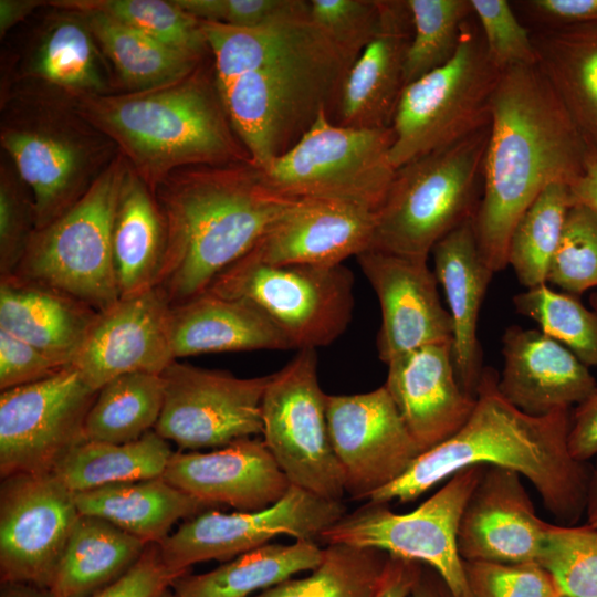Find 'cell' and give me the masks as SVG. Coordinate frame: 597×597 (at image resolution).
<instances>
[{
    "label": "cell",
    "instance_id": "6da1fadb",
    "mask_svg": "<svg viewBox=\"0 0 597 597\" xmlns=\"http://www.w3.org/2000/svg\"><path fill=\"white\" fill-rule=\"evenodd\" d=\"M232 127L263 167L294 147L322 114L333 121L354 60L310 17L255 28L202 21Z\"/></svg>",
    "mask_w": 597,
    "mask_h": 597
},
{
    "label": "cell",
    "instance_id": "7a4b0ae2",
    "mask_svg": "<svg viewBox=\"0 0 597 597\" xmlns=\"http://www.w3.org/2000/svg\"><path fill=\"white\" fill-rule=\"evenodd\" d=\"M590 151L536 64L501 72L472 218L480 254L493 273L509 265L510 238L524 211L549 185L575 184Z\"/></svg>",
    "mask_w": 597,
    "mask_h": 597
},
{
    "label": "cell",
    "instance_id": "3957f363",
    "mask_svg": "<svg viewBox=\"0 0 597 597\" xmlns=\"http://www.w3.org/2000/svg\"><path fill=\"white\" fill-rule=\"evenodd\" d=\"M498 378L493 368H483L475 405L464 425L420 453L399 479L374 492L368 502L408 503L462 469L494 465L525 478L548 513L564 524H575L585 514L590 468L569 451V409L543 417L526 415L500 394Z\"/></svg>",
    "mask_w": 597,
    "mask_h": 597
},
{
    "label": "cell",
    "instance_id": "277c9868",
    "mask_svg": "<svg viewBox=\"0 0 597 597\" xmlns=\"http://www.w3.org/2000/svg\"><path fill=\"white\" fill-rule=\"evenodd\" d=\"M154 193L166 228L155 286L171 306L203 293L297 201L273 192L251 160L177 169Z\"/></svg>",
    "mask_w": 597,
    "mask_h": 597
},
{
    "label": "cell",
    "instance_id": "5b68a950",
    "mask_svg": "<svg viewBox=\"0 0 597 597\" xmlns=\"http://www.w3.org/2000/svg\"><path fill=\"white\" fill-rule=\"evenodd\" d=\"M72 101L153 191L184 167L251 160L228 116L211 55L186 76L153 88Z\"/></svg>",
    "mask_w": 597,
    "mask_h": 597
},
{
    "label": "cell",
    "instance_id": "8992f818",
    "mask_svg": "<svg viewBox=\"0 0 597 597\" xmlns=\"http://www.w3.org/2000/svg\"><path fill=\"white\" fill-rule=\"evenodd\" d=\"M0 105L1 148L32 193L38 230L76 203L118 150L54 90L3 86Z\"/></svg>",
    "mask_w": 597,
    "mask_h": 597
},
{
    "label": "cell",
    "instance_id": "52a82bcc",
    "mask_svg": "<svg viewBox=\"0 0 597 597\" xmlns=\"http://www.w3.org/2000/svg\"><path fill=\"white\" fill-rule=\"evenodd\" d=\"M489 129L490 124L395 170L370 249L428 260L437 242L473 218Z\"/></svg>",
    "mask_w": 597,
    "mask_h": 597
},
{
    "label": "cell",
    "instance_id": "ba28073f",
    "mask_svg": "<svg viewBox=\"0 0 597 597\" xmlns=\"http://www.w3.org/2000/svg\"><path fill=\"white\" fill-rule=\"evenodd\" d=\"M500 75L479 25L467 20L452 59L404 87L391 125L392 166L397 169L488 126Z\"/></svg>",
    "mask_w": 597,
    "mask_h": 597
},
{
    "label": "cell",
    "instance_id": "9c48e42d",
    "mask_svg": "<svg viewBox=\"0 0 597 597\" xmlns=\"http://www.w3.org/2000/svg\"><path fill=\"white\" fill-rule=\"evenodd\" d=\"M126 170L118 153L76 203L34 232L13 274L52 286L98 312L116 303L112 233Z\"/></svg>",
    "mask_w": 597,
    "mask_h": 597
},
{
    "label": "cell",
    "instance_id": "30bf717a",
    "mask_svg": "<svg viewBox=\"0 0 597 597\" xmlns=\"http://www.w3.org/2000/svg\"><path fill=\"white\" fill-rule=\"evenodd\" d=\"M394 138L391 127H345L322 114L294 147L259 168L265 185L284 198L335 199L377 213L396 170L389 158Z\"/></svg>",
    "mask_w": 597,
    "mask_h": 597
},
{
    "label": "cell",
    "instance_id": "8fae6325",
    "mask_svg": "<svg viewBox=\"0 0 597 597\" xmlns=\"http://www.w3.org/2000/svg\"><path fill=\"white\" fill-rule=\"evenodd\" d=\"M354 275L344 264H269L244 254L206 291L263 312L297 350L326 346L348 326Z\"/></svg>",
    "mask_w": 597,
    "mask_h": 597
},
{
    "label": "cell",
    "instance_id": "7c38bea8",
    "mask_svg": "<svg viewBox=\"0 0 597 597\" xmlns=\"http://www.w3.org/2000/svg\"><path fill=\"white\" fill-rule=\"evenodd\" d=\"M485 465L462 469L417 509L396 513L387 504L367 503L323 531L324 544L374 548L433 569L454 597H471L458 530L469 496Z\"/></svg>",
    "mask_w": 597,
    "mask_h": 597
},
{
    "label": "cell",
    "instance_id": "4fadbf2b",
    "mask_svg": "<svg viewBox=\"0 0 597 597\" xmlns=\"http://www.w3.org/2000/svg\"><path fill=\"white\" fill-rule=\"evenodd\" d=\"M326 396L316 349H300L270 375L261 401L262 436L291 485L342 501L345 482L329 438Z\"/></svg>",
    "mask_w": 597,
    "mask_h": 597
},
{
    "label": "cell",
    "instance_id": "5bb4252c",
    "mask_svg": "<svg viewBox=\"0 0 597 597\" xmlns=\"http://www.w3.org/2000/svg\"><path fill=\"white\" fill-rule=\"evenodd\" d=\"M98 390L70 365L49 378L0 394V473H52L84 441Z\"/></svg>",
    "mask_w": 597,
    "mask_h": 597
},
{
    "label": "cell",
    "instance_id": "9a60e30c",
    "mask_svg": "<svg viewBox=\"0 0 597 597\" xmlns=\"http://www.w3.org/2000/svg\"><path fill=\"white\" fill-rule=\"evenodd\" d=\"M345 514L342 501L291 485L283 498L261 510H208L191 517L159 543L160 555L167 568L181 576L196 563L230 561L270 544L277 535L315 541Z\"/></svg>",
    "mask_w": 597,
    "mask_h": 597
},
{
    "label": "cell",
    "instance_id": "2e32d148",
    "mask_svg": "<svg viewBox=\"0 0 597 597\" xmlns=\"http://www.w3.org/2000/svg\"><path fill=\"white\" fill-rule=\"evenodd\" d=\"M164 402L155 431L198 451L262 434L261 401L269 376L240 378L174 360L161 374Z\"/></svg>",
    "mask_w": 597,
    "mask_h": 597
},
{
    "label": "cell",
    "instance_id": "e0dca14e",
    "mask_svg": "<svg viewBox=\"0 0 597 597\" xmlns=\"http://www.w3.org/2000/svg\"><path fill=\"white\" fill-rule=\"evenodd\" d=\"M0 491L1 583L48 589L81 514L53 473L14 474Z\"/></svg>",
    "mask_w": 597,
    "mask_h": 597
},
{
    "label": "cell",
    "instance_id": "ac0fdd59",
    "mask_svg": "<svg viewBox=\"0 0 597 597\" xmlns=\"http://www.w3.org/2000/svg\"><path fill=\"white\" fill-rule=\"evenodd\" d=\"M326 417L345 491L354 500H367L399 479L421 453L385 386L327 395Z\"/></svg>",
    "mask_w": 597,
    "mask_h": 597
},
{
    "label": "cell",
    "instance_id": "d6986e66",
    "mask_svg": "<svg viewBox=\"0 0 597 597\" xmlns=\"http://www.w3.org/2000/svg\"><path fill=\"white\" fill-rule=\"evenodd\" d=\"M170 310L156 286L119 298L98 312L72 365L95 390L125 374L161 375L176 360Z\"/></svg>",
    "mask_w": 597,
    "mask_h": 597
},
{
    "label": "cell",
    "instance_id": "ffe728a7",
    "mask_svg": "<svg viewBox=\"0 0 597 597\" xmlns=\"http://www.w3.org/2000/svg\"><path fill=\"white\" fill-rule=\"evenodd\" d=\"M381 310L378 357L386 365L416 348L452 343V323L427 259L367 249L356 256Z\"/></svg>",
    "mask_w": 597,
    "mask_h": 597
},
{
    "label": "cell",
    "instance_id": "44dd1931",
    "mask_svg": "<svg viewBox=\"0 0 597 597\" xmlns=\"http://www.w3.org/2000/svg\"><path fill=\"white\" fill-rule=\"evenodd\" d=\"M548 524L536 514L517 472L488 465L464 506L458 551L469 562H536Z\"/></svg>",
    "mask_w": 597,
    "mask_h": 597
},
{
    "label": "cell",
    "instance_id": "7402d4cb",
    "mask_svg": "<svg viewBox=\"0 0 597 597\" xmlns=\"http://www.w3.org/2000/svg\"><path fill=\"white\" fill-rule=\"evenodd\" d=\"M376 222V212L352 202L301 199L245 254L269 264H343L371 248Z\"/></svg>",
    "mask_w": 597,
    "mask_h": 597
},
{
    "label": "cell",
    "instance_id": "603a6c76",
    "mask_svg": "<svg viewBox=\"0 0 597 597\" xmlns=\"http://www.w3.org/2000/svg\"><path fill=\"white\" fill-rule=\"evenodd\" d=\"M163 478L210 506L242 512L270 506L291 488L263 440L251 437L209 452H174Z\"/></svg>",
    "mask_w": 597,
    "mask_h": 597
},
{
    "label": "cell",
    "instance_id": "cb8c5ba5",
    "mask_svg": "<svg viewBox=\"0 0 597 597\" xmlns=\"http://www.w3.org/2000/svg\"><path fill=\"white\" fill-rule=\"evenodd\" d=\"M385 387L421 453L453 436L475 397L457 377L452 343L426 345L392 358Z\"/></svg>",
    "mask_w": 597,
    "mask_h": 597
},
{
    "label": "cell",
    "instance_id": "d4e9b609",
    "mask_svg": "<svg viewBox=\"0 0 597 597\" xmlns=\"http://www.w3.org/2000/svg\"><path fill=\"white\" fill-rule=\"evenodd\" d=\"M502 355L498 389L511 405L530 416L570 409L597 385L588 366L540 329L509 326L502 336Z\"/></svg>",
    "mask_w": 597,
    "mask_h": 597
},
{
    "label": "cell",
    "instance_id": "484cf974",
    "mask_svg": "<svg viewBox=\"0 0 597 597\" xmlns=\"http://www.w3.org/2000/svg\"><path fill=\"white\" fill-rule=\"evenodd\" d=\"M412 36L407 0H379L375 35L352 64L333 122L355 128L391 127L405 87L404 70Z\"/></svg>",
    "mask_w": 597,
    "mask_h": 597
},
{
    "label": "cell",
    "instance_id": "4316f807",
    "mask_svg": "<svg viewBox=\"0 0 597 597\" xmlns=\"http://www.w3.org/2000/svg\"><path fill=\"white\" fill-rule=\"evenodd\" d=\"M107 61L80 14L55 9L34 30L1 87L33 84L70 98L116 92Z\"/></svg>",
    "mask_w": 597,
    "mask_h": 597
},
{
    "label": "cell",
    "instance_id": "83f0119b",
    "mask_svg": "<svg viewBox=\"0 0 597 597\" xmlns=\"http://www.w3.org/2000/svg\"><path fill=\"white\" fill-rule=\"evenodd\" d=\"M431 253L434 274L443 289L451 317L457 377L463 390L475 397L484 368L478 339V321L494 273L480 254L472 218L437 242Z\"/></svg>",
    "mask_w": 597,
    "mask_h": 597
},
{
    "label": "cell",
    "instance_id": "f1b7e54d",
    "mask_svg": "<svg viewBox=\"0 0 597 597\" xmlns=\"http://www.w3.org/2000/svg\"><path fill=\"white\" fill-rule=\"evenodd\" d=\"M98 311L44 283L0 277V328L72 365Z\"/></svg>",
    "mask_w": 597,
    "mask_h": 597
},
{
    "label": "cell",
    "instance_id": "f546056e",
    "mask_svg": "<svg viewBox=\"0 0 597 597\" xmlns=\"http://www.w3.org/2000/svg\"><path fill=\"white\" fill-rule=\"evenodd\" d=\"M175 358L221 352L293 349L256 306L208 291L170 310Z\"/></svg>",
    "mask_w": 597,
    "mask_h": 597
},
{
    "label": "cell",
    "instance_id": "4dcf8cb0",
    "mask_svg": "<svg viewBox=\"0 0 597 597\" xmlns=\"http://www.w3.org/2000/svg\"><path fill=\"white\" fill-rule=\"evenodd\" d=\"M532 40L537 67L597 150V23L541 28Z\"/></svg>",
    "mask_w": 597,
    "mask_h": 597
},
{
    "label": "cell",
    "instance_id": "1f68e13d",
    "mask_svg": "<svg viewBox=\"0 0 597 597\" xmlns=\"http://www.w3.org/2000/svg\"><path fill=\"white\" fill-rule=\"evenodd\" d=\"M165 247V221L155 193L127 165L112 233L119 298L137 295L155 286Z\"/></svg>",
    "mask_w": 597,
    "mask_h": 597
},
{
    "label": "cell",
    "instance_id": "d6a6232c",
    "mask_svg": "<svg viewBox=\"0 0 597 597\" xmlns=\"http://www.w3.org/2000/svg\"><path fill=\"white\" fill-rule=\"evenodd\" d=\"M74 494L81 515L104 519L146 544H159L177 521L211 507L163 476Z\"/></svg>",
    "mask_w": 597,
    "mask_h": 597
},
{
    "label": "cell",
    "instance_id": "836d02e7",
    "mask_svg": "<svg viewBox=\"0 0 597 597\" xmlns=\"http://www.w3.org/2000/svg\"><path fill=\"white\" fill-rule=\"evenodd\" d=\"M323 548L314 540L266 544L203 574H184L171 589L177 597H253L295 575L314 569Z\"/></svg>",
    "mask_w": 597,
    "mask_h": 597
},
{
    "label": "cell",
    "instance_id": "e575fe53",
    "mask_svg": "<svg viewBox=\"0 0 597 597\" xmlns=\"http://www.w3.org/2000/svg\"><path fill=\"white\" fill-rule=\"evenodd\" d=\"M147 545L104 519L81 515L48 589L53 597L90 595L126 573Z\"/></svg>",
    "mask_w": 597,
    "mask_h": 597
},
{
    "label": "cell",
    "instance_id": "d590c367",
    "mask_svg": "<svg viewBox=\"0 0 597 597\" xmlns=\"http://www.w3.org/2000/svg\"><path fill=\"white\" fill-rule=\"evenodd\" d=\"M73 12L84 20L107 63L112 65L117 92L143 91L169 83L186 76L205 61L171 49L106 14Z\"/></svg>",
    "mask_w": 597,
    "mask_h": 597
},
{
    "label": "cell",
    "instance_id": "8d00e7d4",
    "mask_svg": "<svg viewBox=\"0 0 597 597\" xmlns=\"http://www.w3.org/2000/svg\"><path fill=\"white\" fill-rule=\"evenodd\" d=\"M172 453L168 441L155 430L126 443L85 439L62 458L52 473L70 491L80 493L160 478Z\"/></svg>",
    "mask_w": 597,
    "mask_h": 597
},
{
    "label": "cell",
    "instance_id": "74e56055",
    "mask_svg": "<svg viewBox=\"0 0 597 597\" xmlns=\"http://www.w3.org/2000/svg\"><path fill=\"white\" fill-rule=\"evenodd\" d=\"M164 402L161 375L130 373L101 387L86 416L87 440L126 443L155 429Z\"/></svg>",
    "mask_w": 597,
    "mask_h": 597
},
{
    "label": "cell",
    "instance_id": "f35d334b",
    "mask_svg": "<svg viewBox=\"0 0 597 597\" xmlns=\"http://www.w3.org/2000/svg\"><path fill=\"white\" fill-rule=\"evenodd\" d=\"M572 203L570 186L549 185L516 222L509 242L507 264L526 289L547 284L549 265Z\"/></svg>",
    "mask_w": 597,
    "mask_h": 597
},
{
    "label": "cell",
    "instance_id": "ab89813d",
    "mask_svg": "<svg viewBox=\"0 0 597 597\" xmlns=\"http://www.w3.org/2000/svg\"><path fill=\"white\" fill-rule=\"evenodd\" d=\"M48 6L100 12L191 57L206 60L210 56L202 21L175 0H51Z\"/></svg>",
    "mask_w": 597,
    "mask_h": 597
},
{
    "label": "cell",
    "instance_id": "60d3db41",
    "mask_svg": "<svg viewBox=\"0 0 597 597\" xmlns=\"http://www.w3.org/2000/svg\"><path fill=\"white\" fill-rule=\"evenodd\" d=\"M388 554L374 548L331 544L302 578H290L253 597H373Z\"/></svg>",
    "mask_w": 597,
    "mask_h": 597
},
{
    "label": "cell",
    "instance_id": "b9f144b4",
    "mask_svg": "<svg viewBox=\"0 0 597 597\" xmlns=\"http://www.w3.org/2000/svg\"><path fill=\"white\" fill-rule=\"evenodd\" d=\"M412 19L405 86L444 65L457 52L462 27L473 14L470 0H407Z\"/></svg>",
    "mask_w": 597,
    "mask_h": 597
},
{
    "label": "cell",
    "instance_id": "7bdbcfd3",
    "mask_svg": "<svg viewBox=\"0 0 597 597\" xmlns=\"http://www.w3.org/2000/svg\"><path fill=\"white\" fill-rule=\"evenodd\" d=\"M512 301L520 314L538 324L540 331L567 347L586 366H597V311L547 284L526 289Z\"/></svg>",
    "mask_w": 597,
    "mask_h": 597
},
{
    "label": "cell",
    "instance_id": "ee69618b",
    "mask_svg": "<svg viewBox=\"0 0 597 597\" xmlns=\"http://www.w3.org/2000/svg\"><path fill=\"white\" fill-rule=\"evenodd\" d=\"M536 562L563 597H597L596 527L549 523Z\"/></svg>",
    "mask_w": 597,
    "mask_h": 597
},
{
    "label": "cell",
    "instance_id": "f6af8a7d",
    "mask_svg": "<svg viewBox=\"0 0 597 597\" xmlns=\"http://www.w3.org/2000/svg\"><path fill=\"white\" fill-rule=\"evenodd\" d=\"M547 282L574 296L597 287V214L588 206L573 200Z\"/></svg>",
    "mask_w": 597,
    "mask_h": 597
},
{
    "label": "cell",
    "instance_id": "bcb514c9",
    "mask_svg": "<svg viewBox=\"0 0 597 597\" xmlns=\"http://www.w3.org/2000/svg\"><path fill=\"white\" fill-rule=\"evenodd\" d=\"M35 231L32 193L6 156L0 164V277L15 272Z\"/></svg>",
    "mask_w": 597,
    "mask_h": 597
},
{
    "label": "cell",
    "instance_id": "7dc6e473",
    "mask_svg": "<svg viewBox=\"0 0 597 597\" xmlns=\"http://www.w3.org/2000/svg\"><path fill=\"white\" fill-rule=\"evenodd\" d=\"M488 54L502 72L536 64L532 32L524 27L506 0H470Z\"/></svg>",
    "mask_w": 597,
    "mask_h": 597
},
{
    "label": "cell",
    "instance_id": "c3c4849f",
    "mask_svg": "<svg viewBox=\"0 0 597 597\" xmlns=\"http://www.w3.org/2000/svg\"><path fill=\"white\" fill-rule=\"evenodd\" d=\"M471 597H562L537 562L463 561Z\"/></svg>",
    "mask_w": 597,
    "mask_h": 597
},
{
    "label": "cell",
    "instance_id": "681fc988",
    "mask_svg": "<svg viewBox=\"0 0 597 597\" xmlns=\"http://www.w3.org/2000/svg\"><path fill=\"white\" fill-rule=\"evenodd\" d=\"M310 17L354 61L376 33L379 0H308Z\"/></svg>",
    "mask_w": 597,
    "mask_h": 597
},
{
    "label": "cell",
    "instance_id": "f907efd6",
    "mask_svg": "<svg viewBox=\"0 0 597 597\" xmlns=\"http://www.w3.org/2000/svg\"><path fill=\"white\" fill-rule=\"evenodd\" d=\"M199 20L237 28H255L306 12L305 0H175Z\"/></svg>",
    "mask_w": 597,
    "mask_h": 597
},
{
    "label": "cell",
    "instance_id": "816d5d0a",
    "mask_svg": "<svg viewBox=\"0 0 597 597\" xmlns=\"http://www.w3.org/2000/svg\"><path fill=\"white\" fill-rule=\"evenodd\" d=\"M67 366L0 328L1 391L49 378Z\"/></svg>",
    "mask_w": 597,
    "mask_h": 597
},
{
    "label": "cell",
    "instance_id": "f5cc1de1",
    "mask_svg": "<svg viewBox=\"0 0 597 597\" xmlns=\"http://www.w3.org/2000/svg\"><path fill=\"white\" fill-rule=\"evenodd\" d=\"M178 577L164 564L159 544H148L126 573L84 597H158Z\"/></svg>",
    "mask_w": 597,
    "mask_h": 597
},
{
    "label": "cell",
    "instance_id": "db71d44e",
    "mask_svg": "<svg viewBox=\"0 0 597 597\" xmlns=\"http://www.w3.org/2000/svg\"><path fill=\"white\" fill-rule=\"evenodd\" d=\"M517 3L542 28L597 23V0H525Z\"/></svg>",
    "mask_w": 597,
    "mask_h": 597
},
{
    "label": "cell",
    "instance_id": "11a10c76",
    "mask_svg": "<svg viewBox=\"0 0 597 597\" xmlns=\"http://www.w3.org/2000/svg\"><path fill=\"white\" fill-rule=\"evenodd\" d=\"M568 446L579 462L587 463L597 457V385L572 413Z\"/></svg>",
    "mask_w": 597,
    "mask_h": 597
},
{
    "label": "cell",
    "instance_id": "9f6ffc18",
    "mask_svg": "<svg viewBox=\"0 0 597 597\" xmlns=\"http://www.w3.org/2000/svg\"><path fill=\"white\" fill-rule=\"evenodd\" d=\"M422 566L418 562L389 555L373 597H409Z\"/></svg>",
    "mask_w": 597,
    "mask_h": 597
},
{
    "label": "cell",
    "instance_id": "6f0895ef",
    "mask_svg": "<svg viewBox=\"0 0 597 597\" xmlns=\"http://www.w3.org/2000/svg\"><path fill=\"white\" fill-rule=\"evenodd\" d=\"M570 190L574 201L588 206L597 214V150L589 153L584 171Z\"/></svg>",
    "mask_w": 597,
    "mask_h": 597
},
{
    "label": "cell",
    "instance_id": "680465c9",
    "mask_svg": "<svg viewBox=\"0 0 597 597\" xmlns=\"http://www.w3.org/2000/svg\"><path fill=\"white\" fill-rule=\"evenodd\" d=\"M48 6L41 0H0V36L25 20L40 7Z\"/></svg>",
    "mask_w": 597,
    "mask_h": 597
},
{
    "label": "cell",
    "instance_id": "91938a15",
    "mask_svg": "<svg viewBox=\"0 0 597 597\" xmlns=\"http://www.w3.org/2000/svg\"><path fill=\"white\" fill-rule=\"evenodd\" d=\"M409 597H454L440 576L422 566L421 574Z\"/></svg>",
    "mask_w": 597,
    "mask_h": 597
},
{
    "label": "cell",
    "instance_id": "94428289",
    "mask_svg": "<svg viewBox=\"0 0 597 597\" xmlns=\"http://www.w3.org/2000/svg\"><path fill=\"white\" fill-rule=\"evenodd\" d=\"M585 515L586 523L597 528V457L589 471Z\"/></svg>",
    "mask_w": 597,
    "mask_h": 597
},
{
    "label": "cell",
    "instance_id": "6125c7cd",
    "mask_svg": "<svg viewBox=\"0 0 597 597\" xmlns=\"http://www.w3.org/2000/svg\"><path fill=\"white\" fill-rule=\"evenodd\" d=\"M0 597H53L49 589L22 583H2Z\"/></svg>",
    "mask_w": 597,
    "mask_h": 597
},
{
    "label": "cell",
    "instance_id": "be15d7a7",
    "mask_svg": "<svg viewBox=\"0 0 597 597\" xmlns=\"http://www.w3.org/2000/svg\"><path fill=\"white\" fill-rule=\"evenodd\" d=\"M158 597H177V596L170 587L166 589L164 593H161Z\"/></svg>",
    "mask_w": 597,
    "mask_h": 597
},
{
    "label": "cell",
    "instance_id": "e7e4bbea",
    "mask_svg": "<svg viewBox=\"0 0 597 597\" xmlns=\"http://www.w3.org/2000/svg\"><path fill=\"white\" fill-rule=\"evenodd\" d=\"M591 304H593V306H594V307L596 308V311H597V293L593 295V297H591Z\"/></svg>",
    "mask_w": 597,
    "mask_h": 597
},
{
    "label": "cell",
    "instance_id": "03108f58",
    "mask_svg": "<svg viewBox=\"0 0 597 597\" xmlns=\"http://www.w3.org/2000/svg\"><path fill=\"white\" fill-rule=\"evenodd\" d=\"M563 597V596H562Z\"/></svg>",
    "mask_w": 597,
    "mask_h": 597
}]
</instances>
